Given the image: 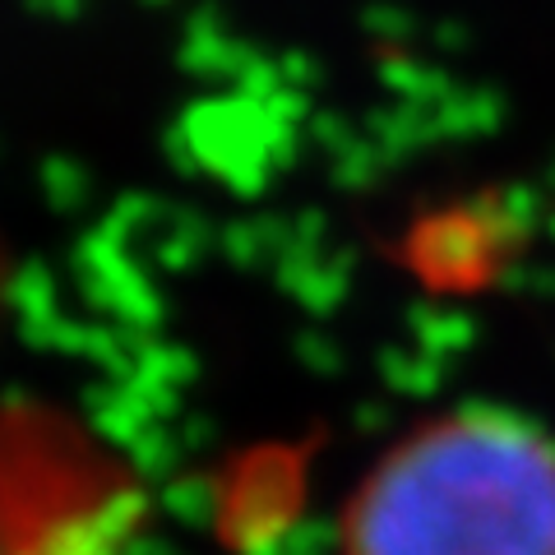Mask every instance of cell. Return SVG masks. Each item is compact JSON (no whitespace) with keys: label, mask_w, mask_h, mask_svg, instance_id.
<instances>
[{"label":"cell","mask_w":555,"mask_h":555,"mask_svg":"<svg viewBox=\"0 0 555 555\" xmlns=\"http://www.w3.org/2000/svg\"><path fill=\"white\" fill-rule=\"evenodd\" d=\"M343 555H555V444L505 412H449L375 463Z\"/></svg>","instance_id":"obj_1"}]
</instances>
